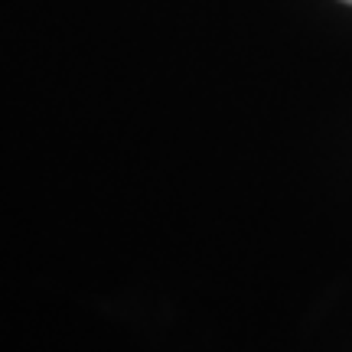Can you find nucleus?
<instances>
[{"label": "nucleus", "instance_id": "nucleus-1", "mask_svg": "<svg viewBox=\"0 0 352 352\" xmlns=\"http://www.w3.org/2000/svg\"><path fill=\"white\" fill-rule=\"evenodd\" d=\"M346 3H352V0H346Z\"/></svg>", "mask_w": 352, "mask_h": 352}]
</instances>
